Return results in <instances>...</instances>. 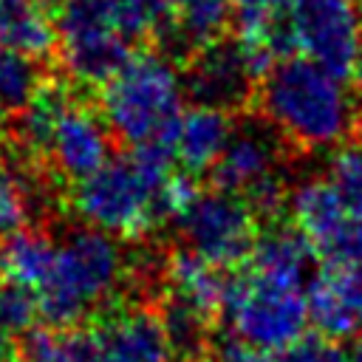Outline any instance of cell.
Wrapping results in <instances>:
<instances>
[{
  "label": "cell",
  "mask_w": 362,
  "mask_h": 362,
  "mask_svg": "<svg viewBox=\"0 0 362 362\" xmlns=\"http://www.w3.org/2000/svg\"><path fill=\"white\" fill-rule=\"evenodd\" d=\"M173 175L170 144L130 147L107 158L99 170L76 181L71 192L74 212L85 226L113 238H141L164 223L161 189Z\"/></svg>",
  "instance_id": "6da1fadb"
},
{
  "label": "cell",
  "mask_w": 362,
  "mask_h": 362,
  "mask_svg": "<svg viewBox=\"0 0 362 362\" xmlns=\"http://www.w3.org/2000/svg\"><path fill=\"white\" fill-rule=\"evenodd\" d=\"M342 79L308 57H283L260 79L263 116L288 141L328 150L354 124V102Z\"/></svg>",
  "instance_id": "7a4b0ae2"
},
{
  "label": "cell",
  "mask_w": 362,
  "mask_h": 362,
  "mask_svg": "<svg viewBox=\"0 0 362 362\" xmlns=\"http://www.w3.org/2000/svg\"><path fill=\"white\" fill-rule=\"evenodd\" d=\"M184 76L161 54H133L122 71L102 85V119L130 147L170 144L184 110Z\"/></svg>",
  "instance_id": "3957f363"
},
{
  "label": "cell",
  "mask_w": 362,
  "mask_h": 362,
  "mask_svg": "<svg viewBox=\"0 0 362 362\" xmlns=\"http://www.w3.org/2000/svg\"><path fill=\"white\" fill-rule=\"evenodd\" d=\"M17 136L28 153L48 158L51 167L74 184L110 158V130L102 113L57 85H42L23 107Z\"/></svg>",
  "instance_id": "277c9868"
},
{
  "label": "cell",
  "mask_w": 362,
  "mask_h": 362,
  "mask_svg": "<svg viewBox=\"0 0 362 362\" xmlns=\"http://www.w3.org/2000/svg\"><path fill=\"white\" fill-rule=\"evenodd\" d=\"M124 277V252L119 238L79 226L57 243L51 277L37 288L40 317L48 325H76L93 305L105 303Z\"/></svg>",
  "instance_id": "5b68a950"
},
{
  "label": "cell",
  "mask_w": 362,
  "mask_h": 362,
  "mask_svg": "<svg viewBox=\"0 0 362 362\" xmlns=\"http://www.w3.org/2000/svg\"><path fill=\"white\" fill-rule=\"evenodd\" d=\"M221 314L235 337H243L272 354L291 348L305 337L308 297L303 283L274 280L246 269L226 283Z\"/></svg>",
  "instance_id": "8992f818"
},
{
  "label": "cell",
  "mask_w": 362,
  "mask_h": 362,
  "mask_svg": "<svg viewBox=\"0 0 362 362\" xmlns=\"http://www.w3.org/2000/svg\"><path fill=\"white\" fill-rule=\"evenodd\" d=\"M54 23L62 68L79 85H107L133 57V42L113 25L105 0H62Z\"/></svg>",
  "instance_id": "52a82bcc"
},
{
  "label": "cell",
  "mask_w": 362,
  "mask_h": 362,
  "mask_svg": "<svg viewBox=\"0 0 362 362\" xmlns=\"http://www.w3.org/2000/svg\"><path fill=\"white\" fill-rule=\"evenodd\" d=\"M175 223L187 249L221 269L243 263L257 238V215L252 206L240 195L223 189L198 192Z\"/></svg>",
  "instance_id": "ba28073f"
},
{
  "label": "cell",
  "mask_w": 362,
  "mask_h": 362,
  "mask_svg": "<svg viewBox=\"0 0 362 362\" xmlns=\"http://www.w3.org/2000/svg\"><path fill=\"white\" fill-rule=\"evenodd\" d=\"M291 48L317 65L348 76L362 42V11L356 0H291Z\"/></svg>",
  "instance_id": "9c48e42d"
},
{
  "label": "cell",
  "mask_w": 362,
  "mask_h": 362,
  "mask_svg": "<svg viewBox=\"0 0 362 362\" xmlns=\"http://www.w3.org/2000/svg\"><path fill=\"white\" fill-rule=\"evenodd\" d=\"M294 229L325 260H354V232L348 206L331 178L300 181L286 201Z\"/></svg>",
  "instance_id": "30bf717a"
},
{
  "label": "cell",
  "mask_w": 362,
  "mask_h": 362,
  "mask_svg": "<svg viewBox=\"0 0 362 362\" xmlns=\"http://www.w3.org/2000/svg\"><path fill=\"white\" fill-rule=\"evenodd\" d=\"M308 322L328 339H351L362 334V263L328 260L311 274Z\"/></svg>",
  "instance_id": "8fae6325"
},
{
  "label": "cell",
  "mask_w": 362,
  "mask_h": 362,
  "mask_svg": "<svg viewBox=\"0 0 362 362\" xmlns=\"http://www.w3.org/2000/svg\"><path fill=\"white\" fill-rule=\"evenodd\" d=\"M93 331L102 362H173L178 354L164 317L153 308H119Z\"/></svg>",
  "instance_id": "7c38bea8"
},
{
  "label": "cell",
  "mask_w": 362,
  "mask_h": 362,
  "mask_svg": "<svg viewBox=\"0 0 362 362\" xmlns=\"http://www.w3.org/2000/svg\"><path fill=\"white\" fill-rule=\"evenodd\" d=\"M255 79H260V71L255 68V62L249 59L246 48L238 40L235 42L212 40L195 57L184 85L198 102L226 110L246 99Z\"/></svg>",
  "instance_id": "4fadbf2b"
},
{
  "label": "cell",
  "mask_w": 362,
  "mask_h": 362,
  "mask_svg": "<svg viewBox=\"0 0 362 362\" xmlns=\"http://www.w3.org/2000/svg\"><path fill=\"white\" fill-rule=\"evenodd\" d=\"M277 158H280L277 141L266 130L260 127H243L238 133L232 130L223 153L212 164L215 189L243 198L249 189L277 175Z\"/></svg>",
  "instance_id": "5bb4252c"
},
{
  "label": "cell",
  "mask_w": 362,
  "mask_h": 362,
  "mask_svg": "<svg viewBox=\"0 0 362 362\" xmlns=\"http://www.w3.org/2000/svg\"><path fill=\"white\" fill-rule=\"evenodd\" d=\"M288 3L291 0H235L238 42L252 57L260 79L266 71L291 51L288 34Z\"/></svg>",
  "instance_id": "9a60e30c"
},
{
  "label": "cell",
  "mask_w": 362,
  "mask_h": 362,
  "mask_svg": "<svg viewBox=\"0 0 362 362\" xmlns=\"http://www.w3.org/2000/svg\"><path fill=\"white\" fill-rule=\"evenodd\" d=\"M229 136H232V122L226 110L198 102L189 110H181L170 136V150L184 170L201 173V170H212Z\"/></svg>",
  "instance_id": "2e32d148"
},
{
  "label": "cell",
  "mask_w": 362,
  "mask_h": 362,
  "mask_svg": "<svg viewBox=\"0 0 362 362\" xmlns=\"http://www.w3.org/2000/svg\"><path fill=\"white\" fill-rule=\"evenodd\" d=\"M167 288L170 300L212 320L223 308L226 297V277L223 269L204 260L192 249H181L167 260Z\"/></svg>",
  "instance_id": "e0dca14e"
},
{
  "label": "cell",
  "mask_w": 362,
  "mask_h": 362,
  "mask_svg": "<svg viewBox=\"0 0 362 362\" xmlns=\"http://www.w3.org/2000/svg\"><path fill=\"white\" fill-rule=\"evenodd\" d=\"M311 257H314V249L297 229L274 226L255 238L246 260H249V269L257 274L288 280V283H305L311 280Z\"/></svg>",
  "instance_id": "ac0fdd59"
},
{
  "label": "cell",
  "mask_w": 362,
  "mask_h": 362,
  "mask_svg": "<svg viewBox=\"0 0 362 362\" xmlns=\"http://www.w3.org/2000/svg\"><path fill=\"white\" fill-rule=\"evenodd\" d=\"M0 45L45 57L57 45V23L40 0H0Z\"/></svg>",
  "instance_id": "d6986e66"
},
{
  "label": "cell",
  "mask_w": 362,
  "mask_h": 362,
  "mask_svg": "<svg viewBox=\"0 0 362 362\" xmlns=\"http://www.w3.org/2000/svg\"><path fill=\"white\" fill-rule=\"evenodd\" d=\"M20 362H102L96 331L88 328H31L23 334L20 345Z\"/></svg>",
  "instance_id": "ffe728a7"
},
{
  "label": "cell",
  "mask_w": 362,
  "mask_h": 362,
  "mask_svg": "<svg viewBox=\"0 0 362 362\" xmlns=\"http://www.w3.org/2000/svg\"><path fill=\"white\" fill-rule=\"evenodd\" d=\"M57 263V243L45 232L34 229H17L8 235L6 246L0 249V272H6L8 280L23 283L28 288H42V283L51 277Z\"/></svg>",
  "instance_id": "44dd1931"
},
{
  "label": "cell",
  "mask_w": 362,
  "mask_h": 362,
  "mask_svg": "<svg viewBox=\"0 0 362 362\" xmlns=\"http://www.w3.org/2000/svg\"><path fill=\"white\" fill-rule=\"evenodd\" d=\"M42 88V71L37 57L14 48H0V107L23 110Z\"/></svg>",
  "instance_id": "7402d4cb"
},
{
  "label": "cell",
  "mask_w": 362,
  "mask_h": 362,
  "mask_svg": "<svg viewBox=\"0 0 362 362\" xmlns=\"http://www.w3.org/2000/svg\"><path fill=\"white\" fill-rule=\"evenodd\" d=\"M235 0H170L175 31L187 42H212L229 20Z\"/></svg>",
  "instance_id": "603a6c76"
},
{
  "label": "cell",
  "mask_w": 362,
  "mask_h": 362,
  "mask_svg": "<svg viewBox=\"0 0 362 362\" xmlns=\"http://www.w3.org/2000/svg\"><path fill=\"white\" fill-rule=\"evenodd\" d=\"M334 187L339 189L348 215H351V232H354V260L362 263V156L356 150H342L331 161Z\"/></svg>",
  "instance_id": "cb8c5ba5"
},
{
  "label": "cell",
  "mask_w": 362,
  "mask_h": 362,
  "mask_svg": "<svg viewBox=\"0 0 362 362\" xmlns=\"http://www.w3.org/2000/svg\"><path fill=\"white\" fill-rule=\"evenodd\" d=\"M113 25L130 40H141L156 34L170 17V0H105Z\"/></svg>",
  "instance_id": "d4e9b609"
},
{
  "label": "cell",
  "mask_w": 362,
  "mask_h": 362,
  "mask_svg": "<svg viewBox=\"0 0 362 362\" xmlns=\"http://www.w3.org/2000/svg\"><path fill=\"white\" fill-rule=\"evenodd\" d=\"M37 320H40L37 291L6 277V283H0V331L11 337H23L37 325Z\"/></svg>",
  "instance_id": "484cf974"
},
{
  "label": "cell",
  "mask_w": 362,
  "mask_h": 362,
  "mask_svg": "<svg viewBox=\"0 0 362 362\" xmlns=\"http://www.w3.org/2000/svg\"><path fill=\"white\" fill-rule=\"evenodd\" d=\"M28 221V189L23 178L0 161V238L14 235Z\"/></svg>",
  "instance_id": "4316f807"
},
{
  "label": "cell",
  "mask_w": 362,
  "mask_h": 362,
  "mask_svg": "<svg viewBox=\"0 0 362 362\" xmlns=\"http://www.w3.org/2000/svg\"><path fill=\"white\" fill-rule=\"evenodd\" d=\"M280 362H356V359L337 339L320 334V337H303L300 342L286 348Z\"/></svg>",
  "instance_id": "83f0119b"
},
{
  "label": "cell",
  "mask_w": 362,
  "mask_h": 362,
  "mask_svg": "<svg viewBox=\"0 0 362 362\" xmlns=\"http://www.w3.org/2000/svg\"><path fill=\"white\" fill-rule=\"evenodd\" d=\"M215 362H277L272 351L243 339V337H226L215 348Z\"/></svg>",
  "instance_id": "f1b7e54d"
},
{
  "label": "cell",
  "mask_w": 362,
  "mask_h": 362,
  "mask_svg": "<svg viewBox=\"0 0 362 362\" xmlns=\"http://www.w3.org/2000/svg\"><path fill=\"white\" fill-rule=\"evenodd\" d=\"M0 362H20V351L14 345V337L0 331Z\"/></svg>",
  "instance_id": "f546056e"
},
{
  "label": "cell",
  "mask_w": 362,
  "mask_h": 362,
  "mask_svg": "<svg viewBox=\"0 0 362 362\" xmlns=\"http://www.w3.org/2000/svg\"><path fill=\"white\" fill-rule=\"evenodd\" d=\"M348 76H354V82L362 88V42L356 48V57H354V65H351V74Z\"/></svg>",
  "instance_id": "4dcf8cb0"
},
{
  "label": "cell",
  "mask_w": 362,
  "mask_h": 362,
  "mask_svg": "<svg viewBox=\"0 0 362 362\" xmlns=\"http://www.w3.org/2000/svg\"><path fill=\"white\" fill-rule=\"evenodd\" d=\"M356 153L362 156V124L356 127Z\"/></svg>",
  "instance_id": "1f68e13d"
},
{
  "label": "cell",
  "mask_w": 362,
  "mask_h": 362,
  "mask_svg": "<svg viewBox=\"0 0 362 362\" xmlns=\"http://www.w3.org/2000/svg\"><path fill=\"white\" fill-rule=\"evenodd\" d=\"M354 359L362 362V337H359V342H356V348H354Z\"/></svg>",
  "instance_id": "d6a6232c"
},
{
  "label": "cell",
  "mask_w": 362,
  "mask_h": 362,
  "mask_svg": "<svg viewBox=\"0 0 362 362\" xmlns=\"http://www.w3.org/2000/svg\"><path fill=\"white\" fill-rule=\"evenodd\" d=\"M3 113H6V110H3V107H0V122H3Z\"/></svg>",
  "instance_id": "836d02e7"
}]
</instances>
